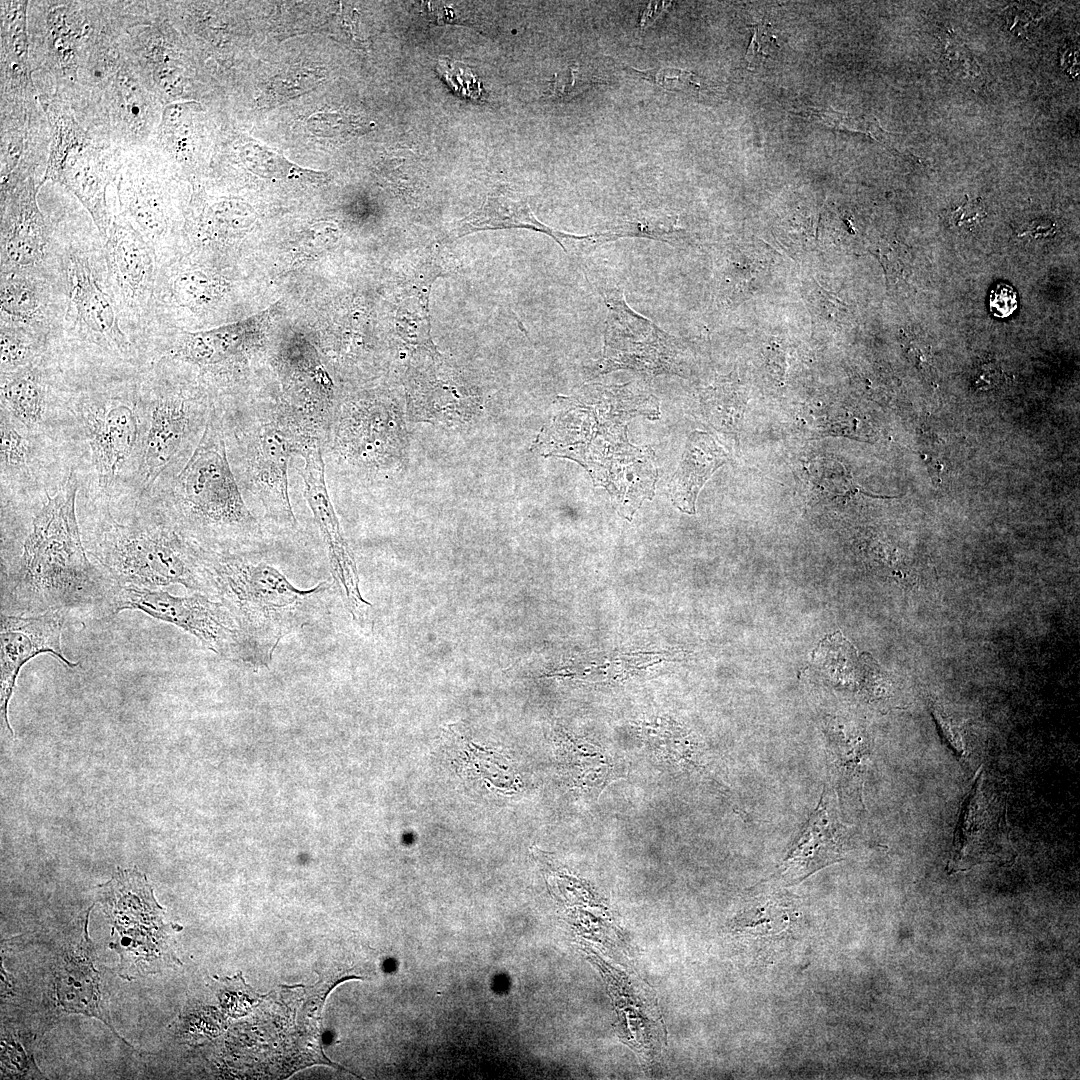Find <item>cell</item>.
I'll list each match as a JSON object with an SVG mask.
<instances>
[{"label": "cell", "instance_id": "obj_31", "mask_svg": "<svg viewBox=\"0 0 1080 1080\" xmlns=\"http://www.w3.org/2000/svg\"><path fill=\"white\" fill-rule=\"evenodd\" d=\"M41 363L1 373V406L27 430L40 424L46 409L47 388Z\"/></svg>", "mask_w": 1080, "mask_h": 1080}, {"label": "cell", "instance_id": "obj_19", "mask_svg": "<svg viewBox=\"0 0 1080 1080\" xmlns=\"http://www.w3.org/2000/svg\"><path fill=\"white\" fill-rule=\"evenodd\" d=\"M124 45L143 85L159 103L165 107L181 102L190 78L171 25L150 13L127 29Z\"/></svg>", "mask_w": 1080, "mask_h": 1080}, {"label": "cell", "instance_id": "obj_20", "mask_svg": "<svg viewBox=\"0 0 1080 1080\" xmlns=\"http://www.w3.org/2000/svg\"><path fill=\"white\" fill-rule=\"evenodd\" d=\"M67 615L61 611L6 615L0 621V710L5 727L13 736L8 705L22 667L39 654L48 653L68 668L77 662L62 651L61 636Z\"/></svg>", "mask_w": 1080, "mask_h": 1080}, {"label": "cell", "instance_id": "obj_27", "mask_svg": "<svg viewBox=\"0 0 1080 1080\" xmlns=\"http://www.w3.org/2000/svg\"><path fill=\"white\" fill-rule=\"evenodd\" d=\"M524 228L542 232L554 239L564 250V240H576L578 235L557 231L540 222L528 203L514 199L503 191L488 195L484 204L475 212L455 223L447 234L454 240L476 231L491 229Z\"/></svg>", "mask_w": 1080, "mask_h": 1080}, {"label": "cell", "instance_id": "obj_36", "mask_svg": "<svg viewBox=\"0 0 1080 1080\" xmlns=\"http://www.w3.org/2000/svg\"><path fill=\"white\" fill-rule=\"evenodd\" d=\"M436 69L440 77L460 97L473 101H479L482 98L481 82L465 64L449 58H440Z\"/></svg>", "mask_w": 1080, "mask_h": 1080}, {"label": "cell", "instance_id": "obj_1", "mask_svg": "<svg viewBox=\"0 0 1080 1080\" xmlns=\"http://www.w3.org/2000/svg\"><path fill=\"white\" fill-rule=\"evenodd\" d=\"M78 480L71 473L36 513L17 562L1 571V614L61 611L110 617L115 589L83 545L75 510Z\"/></svg>", "mask_w": 1080, "mask_h": 1080}, {"label": "cell", "instance_id": "obj_28", "mask_svg": "<svg viewBox=\"0 0 1080 1080\" xmlns=\"http://www.w3.org/2000/svg\"><path fill=\"white\" fill-rule=\"evenodd\" d=\"M727 459L726 452L709 434L701 431L691 433L669 484L672 503L680 511L694 514L699 491Z\"/></svg>", "mask_w": 1080, "mask_h": 1080}, {"label": "cell", "instance_id": "obj_34", "mask_svg": "<svg viewBox=\"0 0 1080 1080\" xmlns=\"http://www.w3.org/2000/svg\"><path fill=\"white\" fill-rule=\"evenodd\" d=\"M50 339L49 335L35 329L1 325V373L41 363Z\"/></svg>", "mask_w": 1080, "mask_h": 1080}, {"label": "cell", "instance_id": "obj_8", "mask_svg": "<svg viewBox=\"0 0 1080 1080\" xmlns=\"http://www.w3.org/2000/svg\"><path fill=\"white\" fill-rule=\"evenodd\" d=\"M125 154L121 147L94 138L75 118H60L51 125L49 156L40 186L49 181L71 192L105 241L112 219L107 188L115 183Z\"/></svg>", "mask_w": 1080, "mask_h": 1080}, {"label": "cell", "instance_id": "obj_38", "mask_svg": "<svg viewBox=\"0 0 1080 1080\" xmlns=\"http://www.w3.org/2000/svg\"><path fill=\"white\" fill-rule=\"evenodd\" d=\"M632 71L646 81L668 90L686 91L690 88L699 87V84L694 80L695 75L683 69L665 67L648 71L632 69Z\"/></svg>", "mask_w": 1080, "mask_h": 1080}, {"label": "cell", "instance_id": "obj_41", "mask_svg": "<svg viewBox=\"0 0 1080 1080\" xmlns=\"http://www.w3.org/2000/svg\"><path fill=\"white\" fill-rule=\"evenodd\" d=\"M2 1067H5V1071H9L12 1075H21L27 1073L30 1068V1060L26 1051L22 1046L13 1040H8L7 1037H2Z\"/></svg>", "mask_w": 1080, "mask_h": 1080}, {"label": "cell", "instance_id": "obj_32", "mask_svg": "<svg viewBox=\"0 0 1080 1080\" xmlns=\"http://www.w3.org/2000/svg\"><path fill=\"white\" fill-rule=\"evenodd\" d=\"M868 755V744L861 737L836 731L831 734L827 746L828 771L835 791L848 803L861 802Z\"/></svg>", "mask_w": 1080, "mask_h": 1080}, {"label": "cell", "instance_id": "obj_42", "mask_svg": "<svg viewBox=\"0 0 1080 1080\" xmlns=\"http://www.w3.org/2000/svg\"><path fill=\"white\" fill-rule=\"evenodd\" d=\"M943 739L953 753L962 761H967L968 752L958 730L939 711H934Z\"/></svg>", "mask_w": 1080, "mask_h": 1080}, {"label": "cell", "instance_id": "obj_10", "mask_svg": "<svg viewBox=\"0 0 1080 1080\" xmlns=\"http://www.w3.org/2000/svg\"><path fill=\"white\" fill-rule=\"evenodd\" d=\"M99 888V898L116 932L122 977L180 963L168 942L164 910L144 874L136 869L119 871Z\"/></svg>", "mask_w": 1080, "mask_h": 1080}, {"label": "cell", "instance_id": "obj_17", "mask_svg": "<svg viewBox=\"0 0 1080 1080\" xmlns=\"http://www.w3.org/2000/svg\"><path fill=\"white\" fill-rule=\"evenodd\" d=\"M103 254L125 322L134 330L146 328L159 270L152 247L123 216L114 213Z\"/></svg>", "mask_w": 1080, "mask_h": 1080}, {"label": "cell", "instance_id": "obj_9", "mask_svg": "<svg viewBox=\"0 0 1080 1080\" xmlns=\"http://www.w3.org/2000/svg\"><path fill=\"white\" fill-rule=\"evenodd\" d=\"M104 10L103 1H29L28 33L33 74L50 83L47 94L66 102L85 48ZM43 76V77H44Z\"/></svg>", "mask_w": 1080, "mask_h": 1080}, {"label": "cell", "instance_id": "obj_5", "mask_svg": "<svg viewBox=\"0 0 1080 1080\" xmlns=\"http://www.w3.org/2000/svg\"><path fill=\"white\" fill-rule=\"evenodd\" d=\"M88 553L117 587L163 589L182 585L211 598L204 549L164 510L124 521L105 516L90 532Z\"/></svg>", "mask_w": 1080, "mask_h": 1080}, {"label": "cell", "instance_id": "obj_35", "mask_svg": "<svg viewBox=\"0 0 1080 1080\" xmlns=\"http://www.w3.org/2000/svg\"><path fill=\"white\" fill-rule=\"evenodd\" d=\"M1 468L4 471H17L26 467L31 458V446L19 428L12 422V416L1 408Z\"/></svg>", "mask_w": 1080, "mask_h": 1080}, {"label": "cell", "instance_id": "obj_11", "mask_svg": "<svg viewBox=\"0 0 1080 1080\" xmlns=\"http://www.w3.org/2000/svg\"><path fill=\"white\" fill-rule=\"evenodd\" d=\"M138 610L172 624L197 638L204 647L228 660L255 667L253 655L229 610L219 601L194 592L174 596L163 589L115 587L110 615Z\"/></svg>", "mask_w": 1080, "mask_h": 1080}, {"label": "cell", "instance_id": "obj_21", "mask_svg": "<svg viewBox=\"0 0 1080 1080\" xmlns=\"http://www.w3.org/2000/svg\"><path fill=\"white\" fill-rule=\"evenodd\" d=\"M82 418L99 486L109 491L119 481L140 438V417L132 400L111 397L89 403Z\"/></svg>", "mask_w": 1080, "mask_h": 1080}, {"label": "cell", "instance_id": "obj_22", "mask_svg": "<svg viewBox=\"0 0 1080 1080\" xmlns=\"http://www.w3.org/2000/svg\"><path fill=\"white\" fill-rule=\"evenodd\" d=\"M1004 798L984 771L963 800L954 833L949 874L966 871L996 856L1004 832Z\"/></svg>", "mask_w": 1080, "mask_h": 1080}, {"label": "cell", "instance_id": "obj_2", "mask_svg": "<svg viewBox=\"0 0 1080 1080\" xmlns=\"http://www.w3.org/2000/svg\"><path fill=\"white\" fill-rule=\"evenodd\" d=\"M219 408L230 464L247 504L278 533H296L290 462L310 445H323L322 437L285 397L257 396Z\"/></svg>", "mask_w": 1080, "mask_h": 1080}, {"label": "cell", "instance_id": "obj_14", "mask_svg": "<svg viewBox=\"0 0 1080 1080\" xmlns=\"http://www.w3.org/2000/svg\"><path fill=\"white\" fill-rule=\"evenodd\" d=\"M168 161L151 146L126 151L115 181L118 213L152 247L159 268L166 264L167 240L172 228Z\"/></svg>", "mask_w": 1080, "mask_h": 1080}, {"label": "cell", "instance_id": "obj_13", "mask_svg": "<svg viewBox=\"0 0 1080 1080\" xmlns=\"http://www.w3.org/2000/svg\"><path fill=\"white\" fill-rule=\"evenodd\" d=\"M607 307L602 357L591 374L630 369L653 377L679 373V347L673 336L626 302L621 288L603 291Z\"/></svg>", "mask_w": 1080, "mask_h": 1080}, {"label": "cell", "instance_id": "obj_25", "mask_svg": "<svg viewBox=\"0 0 1080 1080\" xmlns=\"http://www.w3.org/2000/svg\"><path fill=\"white\" fill-rule=\"evenodd\" d=\"M845 836L846 830L839 819L836 804L825 788L819 804L783 860L781 871L784 878L791 882L801 881L841 859Z\"/></svg>", "mask_w": 1080, "mask_h": 1080}, {"label": "cell", "instance_id": "obj_26", "mask_svg": "<svg viewBox=\"0 0 1080 1080\" xmlns=\"http://www.w3.org/2000/svg\"><path fill=\"white\" fill-rule=\"evenodd\" d=\"M89 910L83 923L80 941L67 948L55 972L57 1004L66 1013L95 1017L114 1030L101 989L99 971L94 965V951L87 931Z\"/></svg>", "mask_w": 1080, "mask_h": 1080}, {"label": "cell", "instance_id": "obj_30", "mask_svg": "<svg viewBox=\"0 0 1080 1080\" xmlns=\"http://www.w3.org/2000/svg\"><path fill=\"white\" fill-rule=\"evenodd\" d=\"M201 111V106L193 101L166 105L148 146L161 152L170 162L192 165L196 158Z\"/></svg>", "mask_w": 1080, "mask_h": 1080}, {"label": "cell", "instance_id": "obj_39", "mask_svg": "<svg viewBox=\"0 0 1080 1080\" xmlns=\"http://www.w3.org/2000/svg\"><path fill=\"white\" fill-rule=\"evenodd\" d=\"M948 44L947 58L949 59V66L951 69L957 75H962L961 77L963 78H979V75L981 74L980 67L965 45H961V43H959L952 35L949 37Z\"/></svg>", "mask_w": 1080, "mask_h": 1080}, {"label": "cell", "instance_id": "obj_33", "mask_svg": "<svg viewBox=\"0 0 1080 1080\" xmlns=\"http://www.w3.org/2000/svg\"><path fill=\"white\" fill-rule=\"evenodd\" d=\"M681 228L672 216H648L624 218L610 223L603 230L583 235L581 249L590 251L595 247L620 238H649L674 243L681 237Z\"/></svg>", "mask_w": 1080, "mask_h": 1080}, {"label": "cell", "instance_id": "obj_12", "mask_svg": "<svg viewBox=\"0 0 1080 1080\" xmlns=\"http://www.w3.org/2000/svg\"><path fill=\"white\" fill-rule=\"evenodd\" d=\"M96 248L63 247L68 300L61 330L120 357H130L132 343L108 277L101 278ZM63 323V321H62Z\"/></svg>", "mask_w": 1080, "mask_h": 1080}, {"label": "cell", "instance_id": "obj_18", "mask_svg": "<svg viewBox=\"0 0 1080 1080\" xmlns=\"http://www.w3.org/2000/svg\"><path fill=\"white\" fill-rule=\"evenodd\" d=\"M298 457L303 460L297 468L303 482V496L324 544L332 579L353 619L364 623L371 604L360 594L355 560L329 495L322 443L310 445Z\"/></svg>", "mask_w": 1080, "mask_h": 1080}, {"label": "cell", "instance_id": "obj_15", "mask_svg": "<svg viewBox=\"0 0 1080 1080\" xmlns=\"http://www.w3.org/2000/svg\"><path fill=\"white\" fill-rule=\"evenodd\" d=\"M40 182L32 175L1 190V273L64 274L63 250L52 255V231L38 204Z\"/></svg>", "mask_w": 1080, "mask_h": 1080}, {"label": "cell", "instance_id": "obj_43", "mask_svg": "<svg viewBox=\"0 0 1080 1080\" xmlns=\"http://www.w3.org/2000/svg\"><path fill=\"white\" fill-rule=\"evenodd\" d=\"M984 216L982 206L977 201H966L959 207L955 208L950 218L955 226H967L970 227L978 223Z\"/></svg>", "mask_w": 1080, "mask_h": 1080}, {"label": "cell", "instance_id": "obj_16", "mask_svg": "<svg viewBox=\"0 0 1080 1080\" xmlns=\"http://www.w3.org/2000/svg\"><path fill=\"white\" fill-rule=\"evenodd\" d=\"M214 404L201 392L162 389L149 405L141 471L146 488L198 444Z\"/></svg>", "mask_w": 1080, "mask_h": 1080}, {"label": "cell", "instance_id": "obj_6", "mask_svg": "<svg viewBox=\"0 0 1080 1080\" xmlns=\"http://www.w3.org/2000/svg\"><path fill=\"white\" fill-rule=\"evenodd\" d=\"M67 105L94 138L125 151L150 144L163 110L143 85L124 37L91 50Z\"/></svg>", "mask_w": 1080, "mask_h": 1080}, {"label": "cell", "instance_id": "obj_37", "mask_svg": "<svg viewBox=\"0 0 1080 1080\" xmlns=\"http://www.w3.org/2000/svg\"><path fill=\"white\" fill-rule=\"evenodd\" d=\"M308 128L315 136L343 139L360 129L358 120L342 113H318L308 120Z\"/></svg>", "mask_w": 1080, "mask_h": 1080}, {"label": "cell", "instance_id": "obj_7", "mask_svg": "<svg viewBox=\"0 0 1080 1080\" xmlns=\"http://www.w3.org/2000/svg\"><path fill=\"white\" fill-rule=\"evenodd\" d=\"M403 451L402 416L392 401L379 396L338 401L323 441L331 467L374 477L398 469Z\"/></svg>", "mask_w": 1080, "mask_h": 1080}, {"label": "cell", "instance_id": "obj_45", "mask_svg": "<svg viewBox=\"0 0 1080 1080\" xmlns=\"http://www.w3.org/2000/svg\"><path fill=\"white\" fill-rule=\"evenodd\" d=\"M665 1H651L646 9L643 11L640 18L641 28H645L651 25L663 12L668 5Z\"/></svg>", "mask_w": 1080, "mask_h": 1080}, {"label": "cell", "instance_id": "obj_29", "mask_svg": "<svg viewBox=\"0 0 1080 1080\" xmlns=\"http://www.w3.org/2000/svg\"><path fill=\"white\" fill-rule=\"evenodd\" d=\"M1 11V83L23 85L33 81L28 33L26 0H2Z\"/></svg>", "mask_w": 1080, "mask_h": 1080}, {"label": "cell", "instance_id": "obj_40", "mask_svg": "<svg viewBox=\"0 0 1080 1080\" xmlns=\"http://www.w3.org/2000/svg\"><path fill=\"white\" fill-rule=\"evenodd\" d=\"M1017 293L1006 283H998L990 291L989 310L997 318H1007L1017 309Z\"/></svg>", "mask_w": 1080, "mask_h": 1080}, {"label": "cell", "instance_id": "obj_4", "mask_svg": "<svg viewBox=\"0 0 1080 1080\" xmlns=\"http://www.w3.org/2000/svg\"><path fill=\"white\" fill-rule=\"evenodd\" d=\"M264 548L249 552L204 549L211 599L229 610L258 667L269 666L282 638L316 618L330 588L328 580L308 590L294 587L262 558Z\"/></svg>", "mask_w": 1080, "mask_h": 1080}, {"label": "cell", "instance_id": "obj_23", "mask_svg": "<svg viewBox=\"0 0 1080 1080\" xmlns=\"http://www.w3.org/2000/svg\"><path fill=\"white\" fill-rule=\"evenodd\" d=\"M66 276L41 273H1V325L27 327L50 337L61 330L68 286Z\"/></svg>", "mask_w": 1080, "mask_h": 1080}, {"label": "cell", "instance_id": "obj_3", "mask_svg": "<svg viewBox=\"0 0 1080 1080\" xmlns=\"http://www.w3.org/2000/svg\"><path fill=\"white\" fill-rule=\"evenodd\" d=\"M166 512L205 550L249 552L266 545L228 457L222 415L213 406L204 431L171 482Z\"/></svg>", "mask_w": 1080, "mask_h": 1080}, {"label": "cell", "instance_id": "obj_24", "mask_svg": "<svg viewBox=\"0 0 1080 1080\" xmlns=\"http://www.w3.org/2000/svg\"><path fill=\"white\" fill-rule=\"evenodd\" d=\"M261 348L256 333L240 325L181 332L171 345V359L198 367L202 372L233 373L243 368Z\"/></svg>", "mask_w": 1080, "mask_h": 1080}, {"label": "cell", "instance_id": "obj_44", "mask_svg": "<svg viewBox=\"0 0 1080 1080\" xmlns=\"http://www.w3.org/2000/svg\"><path fill=\"white\" fill-rule=\"evenodd\" d=\"M750 27L752 30V39L750 41L749 47L747 48V53L745 56L748 61L749 67H751L752 62H754V59L757 57V55H760L761 57H769L762 48L770 41V38L766 37L768 36L767 26H764V24L760 23L753 24Z\"/></svg>", "mask_w": 1080, "mask_h": 1080}]
</instances>
